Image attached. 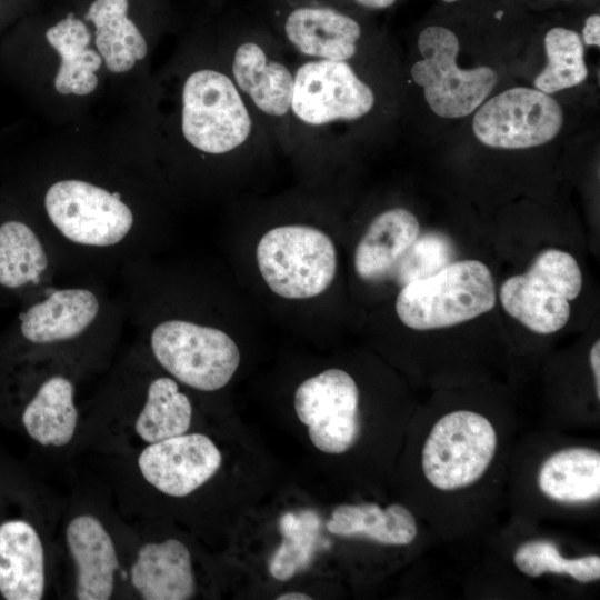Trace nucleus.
I'll list each match as a JSON object with an SVG mask.
<instances>
[{"mask_svg": "<svg viewBox=\"0 0 600 600\" xmlns=\"http://www.w3.org/2000/svg\"><path fill=\"white\" fill-rule=\"evenodd\" d=\"M179 128L190 148L210 157L238 154L273 141L221 62L196 68L184 77Z\"/></svg>", "mask_w": 600, "mask_h": 600, "instance_id": "nucleus-1", "label": "nucleus"}, {"mask_svg": "<svg viewBox=\"0 0 600 600\" xmlns=\"http://www.w3.org/2000/svg\"><path fill=\"white\" fill-rule=\"evenodd\" d=\"M293 67V147L328 143L342 126L362 120L373 110L376 93L352 61L297 58Z\"/></svg>", "mask_w": 600, "mask_h": 600, "instance_id": "nucleus-2", "label": "nucleus"}, {"mask_svg": "<svg viewBox=\"0 0 600 600\" xmlns=\"http://www.w3.org/2000/svg\"><path fill=\"white\" fill-rule=\"evenodd\" d=\"M289 53L277 34L241 28L226 40L221 63L272 140L292 148L294 60Z\"/></svg>", "mask_w": 600, "mask_h": 600, "instance_id": "nucleus-3", "label": "nucleus"}, {"mask_svg": "<svg viewBox=\"0 0 600 600\" xmlns=\"http://www.w3.org/2000/svg\"><path fill=\"white\" fill-rule=\"evenodd\" d=\"M496 302L491 270L482 261L463 259L406 282L396 298V313L409 329L430 331L470 321Z\"/></svg>", "mask_w": 600, "mask_h": 600, "instance_id": "nucleus-4", "label": "nucleus"}, {"mask_svg": "<svg viewBox=\"0 0 600 600\" xmlns=\"http://www.w3.org/2000/svg\"><path fill=\"white\" fill-rule=\"evenodd\" d=\"M43 210L59 238L86 250L123 247L136 228L134 212L119 192L82 179H60L50 184Z\"/></svg>", "mask_w": 600, "mask_h": 600, "instance_id": "nucleus-5", "label": "nucleus"}, {"mask_svg": "<svg viewBox=\"0 0 600 600\" xmlns=\"http://www.w3.org/2000/svg\"><path fill=\"white\" fill-rule=\"evenodd\" d=\"M256 259L269 289L286 299H308L324 292L337 272V250L322 230L284 224L259 240Z\"/></svg>", "mask_w": 600, "mask_h": 600, "instance_id": "nucleus-6", "label": "nucleus"}, {"mask_svg": "<svg viewBox=\"0 0 600 600\" xmlns=\"http://www.w3.org/2000/svg\"><path fill=\"white\" fill-rule=\"evenodd\" d=\"M498 449L494 424L484 414L452 410L429 430L421 450V470L436 490L453 492L477 483L493 462Z\"/></svg>", "mask_w": 600, "mask_h": 600, "instance_id": "nucleus-7", "label": "nucleus"}, {"mask_svg": "<svg viewBox=\"0 0 600 600\" xmlns=\"http://www.w3.org/2000/svg\"><path fill=\"white\" fill-rule=\"evenodd\" d=\"M581 289L582 272L576 258L564 250L548 248L524 272L502 282L499 300L503 310L530 331L551 334L569 321L571 301Z\"/></svg>", "mask_w": 600, "mask_h": 600, "instance_id": "nucleus-8", "label": "nucleus"}, {"mask_svg": "<svg viewBox=\"0 0 600 600\" xmlns=\"http://www.w3.org/2000/svg\"><path fill=\"white\" fill-rule=\"evenodd\" d=\"M157 362L174 380L200 391L223 388L240 363V351L224 331L186 319H166L149 333Z\"/></svg>", "mask_w": 600, "mask_h": 600, "instance_id": "nucleus-9", "label": "nucleus"}, {"mask_svg": "<svg viewBox=\"0 0 600 600\" xmlns=\"http://www.w3.org/2000/svg\"><path fill=\"white\" fill-rule=\"evenodd\" d=\"M418 49L422 59L412 64L410 74L439 117L456 119L470 114L497 84L498 76L489 67L463 70L457 66L460 44L448 28H424L418 37Z\"/></svg>", "mask_w": 600, "mask_h": 600, "instance_id": "nucleus-10", "label": "nucleus"}, {"mask_svg": "<svg viewBox=\"0 0 600 600\" xmlns=\"http://www.w3.org/2000/svg\"><path fill=\"white\" fill-rule=\"evenodd\" d=\"M102 312V299L91 288H43L27 301L0 349L14 353L76 341L97 326Z\"/></svg>", "mask_w": 600, "mask_h": 600, "instance_id": "nucleus-11", "label": "nucleus"}, {"mask_svg": "<svg viewBox=\"0 0 600 600\" xmlns=\"http://www.w3.org/2000/svg\"><path fill=\"white\" fill-rule=\"evenodd\" d=\"M562 122V109L551 96L516 87L482 103L473 117L472 129L488 147L528 149L551 141Z\"/></svg>", "mask_w": 600, "mask_h": 600, "instance_id": "nucleus-12", "label": "nucleus"}, {"mask_svg": "<svg viewBox=\"0 0 600 600\" xmlns=\"http://www.w3.org/2000/svg\"><path fill=\"white\" fill-rule=\"evenodd\" d=\"M294 410L322 452L343 453L360 436L359 389L344 370L332 368L304 380L296 390Z\"/></svg>", "mask_w": 600, "mask_h": 600, "instance_id": "nucleus-13", "label": "nucleus"}, {"mask_svg": "<svg viewBox=\"0 0 600 600\" xmlns=\"http://www.w3.org/2000/svg\"><path fill=\"white\" fill-rule=\"evenodd\" d=\"M276 34L297 58L353 61L363 30L357 19L333 6L302 2L281 12Z\"/></svg>", "mask_w": 600, "mask_h": 600, "instance_id": "nucleus-14", "label": "nucleus"}, {"mask_svg": "<svg viewBox=\"0 0 600 600\" xmlns=\"http://www.w3.org/2000/svg\"><path fill=\"white\" fill-rule=\"evenodd\" d=\"M222 456L202 433H183L149 443L138 457L143 479L158 491L176 498L189 496L220 469Z\"/></svg>", "mask_w": 600, "mask_h": 600, "instance_id": "nucleus-15", "label": "nucleus"}, {"mask_svg": "<svg viewBox=\"0 0 600 600\" xmlns=\"http://www.w3.org/2000/svg\"><path fill=\"white\" fill-rule=\"evenodd\" d=\"M52 270L48 238L30 221L0 217V290L34 297Z\"/></svg>", "mask_w": 600, "mask_h": 600, "instance_id": "nucleus-16", "label": "nucleus"}, {"mask_svg": "<svg viewBox=\"0 0 600 600\" xmlns=\"http://www.w3.org/2000/svg\"><path fill=\"white\" fill-rule=\"evenodd\" d=\"M66 539L76 567V598L110 599L119 560L103 523L91 514L77 516L67 527Z\"/></svg>", "mask_w": 600, "mask_h": 600, "instance_id": "nucleus-17", "label": "nucleus"}, {"mask_svg": "<svg viewBox=\"0 0 600 600\" xmlns=\"http://www.w3.org/2000/svg\"><path fill=\"white\" fill-rule=\"evenodd\" d=\"M46 580L44 549L34 526L23 518L0 521V596L40 600Z\"/></svg>", "mask_w": 600, "mask_h": 600, "instance_id": "nucleus-18", "label": "nucleus"}, {"mask_svg": "<svg viewBox=\"0 0 600 600\" xmlns=\"http://www.w3.org/2000/svg\"><path fill=\"white\" fill-rule=\"evenodd\" d=\"M130 580L144 600H188L196 592L190 551L177 539L141 546Z\"/></svg>", "mask_w": 600, "mask_h": 600, "instance_id": "nucleus-19", "label": "nucleus"}, {"mask_svg": "<svg viewBox=\"0 0 600 600\" xmlns=\"http://www.w3.org/2000/svg\"><path fill=\"white\" fill-rule=\"evenodd\" d=\"M420 236L418 218L406 208L380 212L359 240L353 266L363 281L384 279L397 267Z\"/></svg>", "mask_w": 600, "mask_h": 600, "instance_id": "nucleus-20", "label": "nucleus"}, {"mask_svg": "<svg viewBox=\"0 0 600 600\" xmlns=\"http://www.w3.org/2000/svg\"><path fill=\"white\" fill-rule=\"evenodd\" d=\"M73 381L61 373L41 380L23 402L20 421L26 433L44 447H63L74 437L78 409Z\"/></svg>", "mask_w": 600, "mask_h": 600, "instance_id": "nucleus-21", "label": "nucleus"}, {"mask_svg": "<svg viewBox=\"0 0 600 600\" xmlns=\"http://www.w3.org/2000/svg\"><path fill=\"white\" fill-rule=\"evenodd\" d=\"M537 486L549 500L568 506L593 503L600 498V452L574 446L549 454L537 472Z\"/></svg>", "mask_w": 600, "mask_h": 600, "instance_id": "nucleus-22", "label": "nucleus"}, {"mask_svg": "<svg viewBox=\"0 0 600 600\" xmlns=\"http://www.w3.org/2000/svg\"><path fill=\"white\" fill-rule=\"evenodd\" d=\"M49 44L58 52L60 63L54 88L61 94L87 96L96 90V72L102 64L100 53L90 48L91 33L83 21L69 14L46 32Z\"/></svg>", "mask_w": 600, "mask_h": 600, "instance_id": "nucleus-23", "label": "nucleus"}, {"mask_svg": "<svg viewBox=\"0 0 600 600\" xmlns=\"http://www.w3.org/2000/svg\"><path fill=\"white\" fill-rule=\"evenodd\" d=\"M128 0H94L86 13L94 26L96 49L113 73L131 70L148 53L143 34L128 18Z\"/></svg>", "mask_w": 600, "mask_h": 600, "instance_id": "nucleus-24", "label": "nucleus"}, {"mask_svg": "<svg viewBox=\"0 0 600 600\" xmlns=\"http://www.w3.org/2000/svg\"><path fill=\"white\" fill-rule=\"evenodd\" d=\"M327 529L341 537H363L387 546L410 544L418 534L412 512L400 503L381 508L377 503L337 507Z\"/></svg>", "mask_w": 600, "mask_h": 600, "instance_id": "nucleus-25", "label": "nucleus"}, {"mask_svg": "<svg viewBox=\"0 0 600 600\" xmlns=\"http://www.w3.org/2000/svg\"><path fill=\"white\" fill-rule=\"evenodd\" d=\"M192 420L190 399L170 377L152 379L144 403L134 420V431L146 443L158 442L186 433Z\"/></svg>", "mask_w": 600, "mask_h": 600, "instance_id": "nucleus-26", "label": "nucleus"}, {"mask_svg": "<svg viewBox=\"0 0 600 600\" xmlns=\"http://www.w3.org/2000/svg\"><path fill=\"white\" fill-rule=\"evenodd\" d=\"M544 49L548 63L534 79L537 90L554 93L587 79L584 49L576 31L562 27L550 29L544 37Z\"/></svg>", "mask_w": 600, "mask_h": 600, "instance_id": "nucleus-27", "label": "nucleus"}, {"mask_svg": "<svg viewBox=\"0 0 600 600\" xmlns=\"http://www.w3.org/2000/svg\"><path fill=\"white\" fill-rule=\"evenodd\" d=\"M512 560L520 572L531 578L551 573L570 577L579 583H591L600 579L598 554L564 557L554 542L546 539L521 543L514 550Z\"/></svg>", "mask_w": 600, "mask_h": 600, "instance_id": "nucleus-28", "label": "nucleus"}, {"mask_svg": "<svg viewBox=\"0 0 600 600\" xmlns=\"http://www.w3.org/2000/svg\"><path fill=\"white\" fill-rule=\"evenodd\" d=\"M320 518L312 510L287 512L279 521L282 541L269 562L278 581H288L311 562L318 543Z\"/></svg>", "mask_w": 600, "mask_h": 600, "instance_id": "nucleus-29", "label": "nucleus"}, {"mask_svg": "<svg viewBox=\"0 0 600 600\" xmlns=\"http://www.w3.org/2000/svg\"><path fill=\"white\" fill-rule=\"evenodd\" d=\"M583 41L588 46L600 47V16L591 14L587 18L583 27Z\"/></svg>", "mask_w": 600, "mask_h": 600, "instance_id": "nucleus-30", "label": "nucleus"}, {"mask_svg": "<svg viewBox=\"0 0 600 600\" xmlns=\"http://www.w3.org/2000/svg\"><path fill=\"white\" fill-rule=\"evenodd\" d=\"M589 362L593 377L594 393L597 400H600V341L599 339L592 344L589 351Z\"/></svg>", "mask_w": 600, "mask_h": 600, "instance_id": "nucleus-31", "label": "nucleus"}, {"mask_svg": "<svg viewBox=\"0 0 600 600\" xmlns=\"http://www.w3.org/2000/svg\"><path fill=\"white\" fill-rule=\"evenodd\" d=\"M357 3L369 9H386L391 7L396 0H354Z\"/></svg>", "mask_w": 600, "mask_h": 600, "instance_id": "nucleus-32", "label": "nucleus"}, {"mask_svg": "<svg viewBox=\"0 0 600 600\" xmlns=\"http://www.w3.org/2000/svg\"><path fill=\"white\" fill-rule=\"evenodd\" d=\"M276 599L277 600H311L312 598L307 593L292 591V592L281 593Z\"/></svg>", "mask_w": 600, "mask_h": 600, "instance_id": "nucleus-33", "label": "nucleus"}, {"mask_svg": "<svg viewBox=\"0 0 600 600\" xmlns=\"http://www.w3.org/2000/svg\"><path fill=\"white\" fill-rule=\"evenodd\" d=\"M443 1H444V2H448V3H453V2H456V1H458V0H443Z\"/></svg>", "mask_w": 600, "mask_h": 600, "instance_id": "nucleus-34", "label": "nucleus"}, {"mask_svg": "<svg viewBox=\"0 0 600 600\" xmlns=\"http://www.w3.org/2000/svg\"><path fill=\"white\" fill-rule=\"evenodd\" d=\"M564 1H568V0H564Z\"/></svg>", "mask_w": 600, "mask_h": 600, "instance_id": "nucleus-35", "label": "nucleus"}]
</instances>
